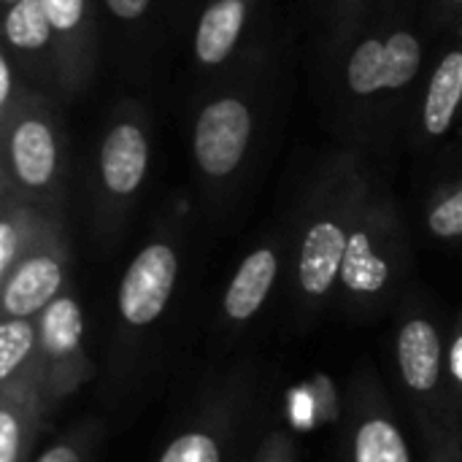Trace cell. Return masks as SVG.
Masks as SVG:
<instances>
[{
    "label": "cell",
    "mask_w": 462,
    "mask_h": 462,
    "mask_svg": "<svg viewBox=\"0 0 462 462\" xmlns=\"http://www.w3.org/2000/svg\"><path fill=\"white\" fill-rule=\"evenodd\" d=\"M341 462H414L406 436L371 371L355 376L341 428Z\"/></svg>",
    "instance_id": "10"
},
{
    "label": "cell",
    "mask_w": 462,
    "mask_h": 462,
    "mask_svg": "<svg viewBox=\"0 0 462 462\" xmlns=\"http://www.w3.org/2000/svg\"><path fill=\"white\" fill-rule=\"evenodd\" d=\"M49 414L41 395H0V462H30Z\"/></svg>",
    "instance_id": "19"
},
{
    "label": "cell",
    "mask_w": 462,
    "mask_h": 462,
    "mask_svg": "<svg viewBox=\"0 0 462 462\" xmlns=\"http://www.w3.org/2000/svg\"><path fill=\"white\" fill-rule=\"evenodd\" d=\"M70 249L65 222L46 227L38 244L0 279V311L14 319H38L62 292H68Z\"/></svg>",
    "instance_id": "9"
},
{
    "label": "cell",
    "mask_w": 462,
    "mask_h": 462,
    "mask_svg": "<svg viewBox=\"0 0 462 462\" xmlns=\"http://www.w3.org/2000/svg\"><path fill=\"white\" fill-rule=\"evenodd\" d=\"M65 165V130L54 106L35 92H19L3 114L0 187L51 217H62Z\"/></svg>",
    "instance_id": "3"
},
{
    "label": "cell",
    "mask_w": 462,
    "mask_h": 462,
    "mask_svg": "<svg viewBox=\"0 0 462 462\" xmlns=\"http://www.w3.org/2000/svg\"><path fill=\"white\" fill-rule=\"evenodd\" d=\"M444 3H447V5H455V8H457V5H462V0H444Z\"/></svg>",
    "instance_id": "27"
},
{
    "label": "cell",
    "mask_w": 462,
    "mask_h": 462,
    "mask_svg": "<svg viewBox=\"0 0 462 462\" xmlns=\"http://www.w3.org/2000/svg\"><path fill=\"white\" fill-rule=\"evenodd\" d=\"M447 387H449V406L455 422H462V311L455 319L447 341Z\"/></svg>",
    "instance_id": "23"
},
{
    "label": "cell",
    "mask_w": 462,
    "mask_h": 462,
    "mask_svg": "<svg viewBox=\"0 0 462 462\" xmlns=\"http://www.w3.org/2000/svg\"><path fill=\"white\" fill-rule=\"evenodd\" d=\"M103 3L111 11V16L119 22H138L152 5V0H103Z\"/></svg>",
    "instance_id": "26"
},
{
    "label": "cell",
    "mask_w": 462,
    "mask_h": 462,
    "mask_svg": "<svg viewBox=\"0 0 462 462\" xmlns=\"http://www.w3.org/2000/svg\"><path fill=\"white\" fill-rule=\"evenodd\" d=\"M5 49L16 51L19 57H46L54 60V32L41 0H19L5 5L3 19Z\"/></svg>",
    "instance_id": "20"
},
{
    "label": "cell",
    "mask_w": 462,
    "mask_h": 462,
    "mask_svg": "<svg viewBox=\"0 0 462 462\" xmlns=\"http://www.w3.org/2000/svg\"><path fill=\"white\" fill-rule=\"evenodd\" d=\"M252 462H298V449L290 436H284L282 430H271L260 441Z\"/></svg>",
    "instance_id": "24"
},
{
    "label": "cell",
    "mask_w": 462,
    "mask_h": 462,
    "mask_svg": "<svg viewBox=\"0 0 462 462\" xmlns=\"http://www.w3.org/2000/svg\"><path fill=\"white\" fill-rule=\"evenodd\" d=\"M462 108V46L449 49L430 73L422 97V135L428 141L444 138Z\"/></svg>",
    "instance_id": "18"
},
{
    "label": "cell",
    "mask_w": 462,
    "mask_h": 462,
    "mask_svg": "<svg viewBox=\"0 0 462 462\" xmlns=\"http://www.w3.org/2000/svg\"><path fill=\"white\" fill-rule=\"evenodd\" d=\"M254 0H208L192 38V54L203 68L225 65L238 49Z\"/></svg>",
    "instance_id": "16"
},
{
    "label": "cell",
    "mask_w": 462,
    "mask_h": 462,
    "mask_svg": "<svg viewBox=\"0 0 462 462\" xmlns=\"http://www.w3.org/2000/svg\"><path fill=\"white\" fill-rule=\"evenodd\" d=\"M0 395L43 398L38 319H0Z\"/></svg>",
    "instance_id": "15"
},
{
    "label": "cell",
    "mask_w": 462,
    "mask_h": 462,
    "mask_svg": "<svg viewBox=\"0 0 462 462\" xmlns=\"http://www.w3.org/2000/svg\"><path fill=\"white\" fill-rule=\"evenodd\" d=\"M425 227L439 241L462 238V181L436 192L425 208Z\"/></svg>",
    "instance_id": "21"
},
{
    "label": "cell",
    "mask_w": 462,
    "mask_h": 462,
    "mask_svg": "<svg viewBox=\"0 0 462 462\" xmlns=\"http://www.w3.org/2000/svg\"><path fill=\"white\" fill-rule=\"evenodd\" d=\"M257 133V106L249 92L227 87L214 92L192 122V160L211 192H219L241 173Z\"/></svg>",
    "instance_id": "7"
},
{
    "label": "cell",
    "mask_w": 462,
    "mask_h": 462,
    "mask_svg": "<svg viewBox=\"0 0 462 462\" xmlns=\"http://www.w3.org/2000/svg\"><path fill=\"white\" fill-rule=\"evenodd\" d=\"M430 462H452L449 457H436V460H430Z\"/></svg>",
    "instance_id": "28"
},
{
    "label": "cell",
    "mask_w": 462,
    "mask_h": 462,
    "mask_svg": "<svg viewBox=\"0 0 462 462\" xmlns=\"http://www.w3.org/2000/svg\"><path fill=\"white\" fill-rule=\"evenodd\" d=\"M57 219L62 217H51L8 187H0V279L38 244L46 227Z\"/></svg>",
    "instance_id": "17"
},
{
    "label": "cell",
    "mask_w": 462,
    "mask_h": 462,
    "mask_svg": "<svg viewBox=\"0 0 462 462\" xmlns=\"http://www.w3.org/2000/svg\"><path fill=\"white\" fill-rule=\"evenodd\" d=\"M181 273V236L179 227H160L127 263L114 306V374L125 376L135 355L162 322Z\"/></svg>",
    "instance_id": "4"
},
{
    "label": "cell",
    "mask_w": 462,
    "mask_h": 462,
    "mask_svg": "<svg viewBox=\"0 0 462 462\" xmlns=\"http://www.w3.org/2000/svg\"><path fill=\"white\" fill-rule=\"evenodd\" d=\"M97 444H100V425L81 422V425L70 428L65 436H60L54 444H49L35 460L30 462H92Z\"/></svg>",
    "instance_id": "22"
},
{
    "label": "cell",
    "mask_w": 462,
    "mask_h": 462,
    "mask_svg": "<svg viewBox=\"0 0 462 462\" xmlns=\"http://www.w3.org/2000/svg\"><path fill=\"white\" fill-rule=\"evenodd\" d=\"M51 32L60 84L76 92L92 68V8L89 0H41Z\"/></svg>",
    "instance_id": "14"
},
{
    "label": "cell",
    "mask_w": 462,
    "mask_h": 462,
    "mask_svg": "<svg viewBox=\"0 0 462 462\" xmlns=\"http://www.w3.org/2000/svg\"><path fill=\"white\" fill-rule=\"evenodd\" d=\"M84 311L73 292H62L38 317L43 401L49 411L97 376V368L84 346Z\"/></svg>",
    "instance_id": "8"
},
{
    "label": "cell",
    "mask_w": 462,
    "mask_h": 462,
    "mask_svg": "<svg viewBox=\"0 0 462 462\" xmlns=\"http://www.w3.org/2000/svg\"><path fill=\"white\" fill-rule=\"evenodd\" d=\"M16 97L19 95H16V81H14V60H11V51L5 49L0 54V111L5 114L16 103Z\"/></svg>",
    "instance_id": "25"
},
{
    "label": "cell",
    "mask_w": 462,
    "mask_h": 462,
    "mask_svg": "<svg viewBox=\"0 0 462 462\" xmlns=\"http://www.w3.org/2000/svg\"><path fill=\"white\" fill-rule=\"evenodd\" d=\"M14 3H19V0H3V5H14Z\"/></svg>",
    "instance_id": "29"
},
{
    "label": "cell",
    "mask_w": 462,
    "mask_h": 462,
    "mask_svg": "<svg viewBox=\"0 0 462 462\" xmlns=\"http://www.w3.org/2000/svg\"><path fill=\"white\" fill-rule=\"evenodd\" d=\"M422 60V41L409 27L365 35L344 62V89L355 97L401 92L414 84Z\"/></svg>",
    "instance_id": "12"
},
{
    "label": "cell",
    "mask_w": 462,
    "mask_h": 462,
    "mask_svg": "<svg viewBox=\"0 0 462 462\" xmlns=\"http://www.w3.org/2000/svg\"><path fill=\"white\" fill-rule=\"evenodd\" d=\"M152 135L135 108H125L103 133L95 160V238L111 249L146 184Z\"/></svg>",
    "instance_id": "6"
},
{
    "label": "cell",
    "mask_w": 462,
    "mask_h": 462,
    "mask_svg": "<svg viewBox=\"0 0 462 462\" xmlns=\"http://www.w3.org/2000/svg\"><path fill=\"white\" fill-rule=\"evenodd\" d=\"M374 173L355 154L328 160L303 192L290 236V290L298 319H311L336 298L349 236Z\"/></svg>",
    "instance_id": "1"
},
{
    "label": "cell",
    "mask_w": 462,
    "mask_h": 462,
    "mask_svg": "<svg viewBox=\"0 0 462 462\" xmlns=\"http://www.w3.org/2000/svg\"><path fill=\"white\" fill-rule=\"evenodd\" d=\"M284 268H290V238H268L257 244L238 263L225 287L219 306L222 325L230 330H241L244 325H249L265 309Z\"/></svg>",
    "instance_id": "13"
},
{
    "label": "cell",
    "mask_w": 462,
    "mask_h": 462,
    "mask_svg": "<svg viewBox=\"0 0 462 462\" xmlns=\"http://www.w3.org/2000/svg\"><path fill=\"white\" fill-rule=\"evenodd\" d=\"M249 398V379L236 374L230 382L217 387L198 411L173 433L162 447L157 462H227L230 447L244 420Z\"/></svg>",
    "instance_id": "11"
},
{
    "label": "cell",
    "mask_w": 462,
    "mask_h": 462,
    "mask_svg": "<svg viewBox=\"0 0 462 462\" xmlns=\"http://www.w3.org/2000/svg\"><path fill=\"white\" fill-rule=\"evenodd\" d=\"M395 368L401 390L430 439L455 430L447 387V341L428 306L406 303L395 328Z\"/></svg>",
    "instance_id": "5"
},
{
    "label": "cell",
    "mask_w": 462,
    "mask_h": 462,
    "mask_svg": "<svg viewBox=\"0 0 462 462\" xmlns=\"http://www.w3.org/2000/svg\"><path fill=\"white\" fill-rule=\"evenodd\" d=\"M409 268L411 246L401 208L374 176L349 236L333 303L352 319H374L401 298Z\"/></svg>",
    "instance_id": "2"
}]
</instances>
